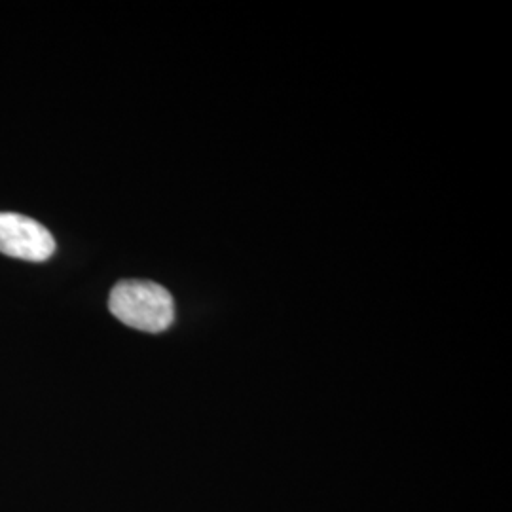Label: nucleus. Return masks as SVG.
I'll return each mask as SVG.
<instances>
[{
  "label": "nucleus",
  "instance_id": "f257e3e1",
  "mask_svg": "<svg viewBox=\"0 0 512 512\" xmlns=\"http://www.w3.org/2000/svg\"><path fill=\"white\" fill-rule=\"evenodd\" d=\"M112 315L126 327L143 332H164L175 321L171 294L154 281H120L109 298Z\"/></svg>",
  "mask_w": 512,
  "mask_h": 512
},
{
  "label": "nucleus",
  "instance_id": "f03ea898",
  "mask_svg": "<svg viewBox=\"0 0 512 512\" xmlns=\"http://www.w3.org/2000/svg\"><path fill=\"white\" fill-rule=\"evenodd\" d=\"M55 239L46 226L18 213H0V253L44 262L54 255Z\"/></svg>",
  "mask_w": 512,
  "mask_h": 512
}]
</instances>
